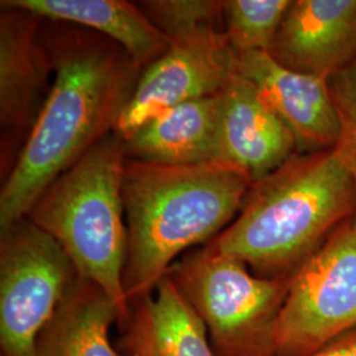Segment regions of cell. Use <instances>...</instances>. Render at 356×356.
Segmentation results:
<instances>
[{"mask_svg": "<svg viewBox=\"0 0 356 356\" xmlns=\"http://www.w3.org/2000/svg\"><path fill=\"white\" fill-rule=\"evenodd\" d=\"M238 73V56L223 29L173 41L148 65L115 126L126 139L136 128L178 104L218 95Z\"/></svg>", "mask_w": 356, "mask_h": 356, "instance_id": "cell-8", "label": "cell"}, {"mask_svg": "<svg viewBox=\"0 0 356 356\" xmlns=\"http://www.w3.org/2000/svg\"><path fill=\"white\" fill-rule=\"evenodd\" d=\"M78 277L64 248L28 216L0 229V347L35 356L40 334Z\"/></svg>", "mask_w": 356, "mask_h": 356, "instance_id": "cell-7", "label": "cell"}, {"mask_svg": "<svg viewBox=\"0 0 356 356\" xmlns=\"http://www.w3.org/2000/svg\"><path fill=\"white\" fill-rule=\"evenodd\" d=\"M238 70L292 134L297 152L327 151L339 140V119L329 82L277 64L268 51L238 56Z\"/></svg>", "mask_w": 356, "mask_h": 356, "instance_id": "cell-10", "label": "cell"}, {"mask_svg": "<svg viewBox=\"0 0 356 356\" xmlns=\"http://www.w3.org/2000/svg\"><path fill=\"white\" fill-rule=\"evenodd\" d=\"M269 56L329 81L356 61V0H292Z\"/></svg>", "mask_w": 356, "mask_h": 356, "instance_id": "cell-11", "label": "cell"}, {"mask_svg": "<svg viewBox=\"0 0 356 356\" xmlns=\"http://www.w3.org/2000/svg\"><path fill=\"white\" fill-rule=\"evenodd\" d=\"M310 356H356V329L344 334Z\"/></svg>", "mask_w": 356, "mask_h": 356, "instance_id": "cell-20", "label": "cell"}, {"mask_svg": "<svg viewBox=\"0 0 356 356\" xmlns=\"http://www.w3.org/2000/svg\"><path fill=\"white\" fill-rule=\"evenodd\" d=\"M356 329V214L294 270L276 325V356H310Z\"/></svg>", "mask_w": 356, "mask_h": 356, "instance_id": "cell-6", "label": "cell"}, {"mask_svg": "<svg viewBox=\"0 0 356 356\" xmlns=\"http://www.w3.org/2000/svg\"><path fill=\"white\" fill-rule=\"evenodd\" d=\"M166 276L202 319L216 356H276V325L291 277L257 276L209 243L182 254Z\"/></svg>", "mask_w": 356, "mask_h": 356, "instance_id": "cell-5", "label": "cell"}, {"mask_svg": "<svg viewBox=\"0 0 356 356\" xmlns=\"http://www.w3.org/2000/svg\"><path fill=\"white\" fill-rule=\"evenodd\" d=\"M141 10L172 42L211 29H223L222 1L216 0H149Z\"/></svg>", "mask_w": 356, "mask_h": 356, "instance_id": "cell-18", "label": "cell"}, {"mask_svg": "<svg viewBox=\"0 0 356 356\" xmlns=\"http://www.w3.org/2000/svg\"><path fill=\"white\" fill-rule=\"evenodd\" d=\"M115 322L122 316L110 296L78 276L40 334L35 356H120L111 342Z\"/></svg>", "mask_w": 356, "mask_h": 356, "instance_id": "cell-16", "label": "cell"}, {"mask_svg": "<svg viewBox=\"0 0 356 356\" xmlns=\"http://www.w3.org/2000/svg\"><path fill=\"white\" fill-rule=\"evenodd\" d=\"M128 353H129V356H147L144 355V354H141V353H138V351H129V350H128Z\"/></svg>", "mask_w": 356, "mask_h": 356, "instance_id": "cell-21", "label": "cell"}, {"mask_svg": "<svg viewBox=\"0 0 356 356\" xmlns=\"http://www.w3.org/2000/svg\"><path fill=\"white\" fill-rule=\"evenodd\" d=\"M292 0H225L223 32L236 56L268 51Z\"/></svg>", "mask_w": 356, "mask_h": 356, "instance_id": "cell-17", "label": "cell"}, {"mask_svg": "<svg viewBox=\"0 0 356 356\" xmlns=\"http://www.w3.org/2000/svg\"><path fill=\"white\" fill-rule=\"evenodd\" d=\"M127 159L123 139L110 134L56 178L26 216L60 243L79 277L110 296L123 323L132 316L123 284L128 232L122 185Z\"/></svg>", "mask_w": 356, "mask_h": 356, "instance_id": "cell-4", "label": "cell"}, {"mask_svg": "<svg viewBox=\"0 0 356 356\" xmlns=\"http://www.w3.org/2000/svg\"><path fill=\"white\" fill-rule=\"evenodd\" d=\"M53 61L48 98L0 191V229L28 216L41 193L113 134L141 69L118 44L81 26L44 36Z\"/></svg>", "mask_w": 356, "mask_h": 356, "instance_id": "cell-1", "label": "cell"}, {"mask_svg": "<svg viewBox=\"0 0 356 356\" xmlns=\"http://www.w3.org/2000/svg\"><path fill=\"white\" fill-rule=\"evenodd\" d=\"M41 20L19 8L1 7L0 126L1 157L7 161L15 143L26 141L53 83L51 51L38 33Z\"/></svg>", "mask_w": 356, "mask_h": 356, "instance_id": "cell-9", "label": "cell"}, {"mask_svg": "<svg viewBox=\"0 0 356 356\" xmlns=\"http://www.w3.org/2000/svg\"><path fill=\"white\" fill-rule=\"evenodd\" d=\"M355 214V184L337 148L297 152L251 185L236 218L209 244L257 276L291 277Z\"/></svg>", "mask_w": 356, "mask_h": 356, "instance_id": "cell-3", "label": "cell"}, {"mask_svg": "<svg viewBox=\"0 0 356 356\" xmlns=\"http://www.w3.org/2000/svg\"><path fill=\"white\" fill-rule=\"evenodd\" d=\"M219 94L178 104L136 128L123 139L128 159L176 166L216 161Z\"/></svg>", "mask_w": 356, "mask_h": 356, "instance_id": "cell-14", "label": "cell"}, {"mask_svg": "<svg viewBox=\"0 0 356 356\" xmlns=\"http://www.w3.org/2000/svg\"><path fill=\"white\" fill-rule=\"evenodd\" d=\"M294 153L297 145L289 129L238 70L219 94L216 161L239 170L254 184Z\"/></svg>", "mask_w": 356, "mask_h": 356, "instance_id": "cell-12", "label": "cell"}, {"mask_svg": "<svg viewBox=\"0 0 356 356\" xmlns=\"http://www.w3.org/2000/svg\"><path fill=\"white\" fill-rule=\"evenodd\" d=\"M327 82L341 127L335 148L356 188V61Z\"/></svg>", "mask_w": 356, "mask_h": 356, "instance_id": "cell-19", "label": "cell"}, {"mask_svg": "<svg viewBox=\"0 0 356 356\" xmlns=\"http://www.w3.org/2000/svg\"><path fill=\"white\" fill-rule=\"evenodd\" d=\"M252 181L218 161L159 165L127 159L123 204L128 301L154 291L178 257L213 242L236 218Z\"/></svg>", "mask_w": 356, "mask_h": 356, "instance_id": "cell-2", "label": "cell"}, {"mask_svg": "<svg viewBox=\"0 0 356 356\" xmlns=\"http://www.w3.org/2000/svg\"><path fill=\"white\" fill-rule=\"evenodd\" d=\"M138 302L126 346L147 356H216L202 319L169 276Z\"/></svg>", "mask_w": 356, "mask_h": 356, "instance_id": "cell-15", "label": "cell"}, {"mask_svg": "<svg viewBox=\"0 0 356 356\" xmlns=\"http://www.w3.org/2000/svg\"><path fill=\"white\" fill-rule=\"evenodd\" d=\"M0 4L95 32L118 44L141 69L160 58L172 44L141 7L126 0H3Z\"/></svg>", "mask_w": 356, "mask_h": 356, "instance_id": "cell-13", "label": "cell"}]
</instances>
